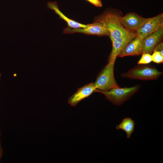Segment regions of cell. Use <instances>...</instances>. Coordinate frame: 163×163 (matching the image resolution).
<instances>
[{"label": "cell", "mask_w": 163, "mask_h": 163, "mask_svg": "<svg viewBox=\"0 0 163 163\" xmlns=\"http://www.w3.org/2000/svg\"><path fill=\"white\" fill-rule=\"evenodd\" d=\"M140 86L137 85L130 87L121 88L120 87L104 91L97 89L95 92L104 94L106 99L113 104L119 106L129 99L139 89Z\"/></svg>", "instance_id": "7a4b0ae2"}, {"label": "cell", "mask_w": 163, "mask_h": 163, "mask_svg": "<svg viewBox=\"0 0 163 163\" xmlns=\"http://www.w3.org/2000/svg\"><path fill=\"white\" fill-rule=\"evenodd\" d=\"M163 27V14L148 19L135 32L136 37L143 39Z\"/></svg>", "instance_id": "8992f818"}, {"label": "cell", "mask_w": 163, "mask_h": 163, "mask_svg": "<svg viewBox=\"0 0 163 163\" xmlns=\"http://www.w3.org/2000/svg\"><path fill=\"white\" fill-rule=\"evenodd\" d=\"M135 123L130 117L123 119L121 122L116 127L117 129H121L124 131L127 138H129L134 131Z\"/></svg>", "instance_id": "4fadbf2b"}, {"label": "cell", "mask_w": 163, "mask_h": 163, "mask_svg": "<svg viewBox=\"0 0 163 163\" xmlns=\"http://www.w3.org/2000/svg\"><path fill=\"white\" fill-rule=\"evenodd\" d=\"M162 72L155 67L148 65L137 66L121 74L123 78L142 80H154L159 78Z\"/></svg>", "instance_id": "277c9868"}, {"label": "cell", "mask_w": 163, "mask_h": 163, "mask_svg": "<svg viewBox=\"0 0 163 163\" xmlns=\"http://www.w3.org/2000/svg\"><path fill=\"white\" fill-rule=\"evenodd\" d=\"M152 61L151 55L148 53H143L142 54L141 58L137 64L139 65L147 64Z\"/></svg>", "instance_id": "5bb4252c"}, {"label": "cell", "mask_w": 163, "mask_h": 163, "mask_svg": "<svg viewBox=\"0 0 163 163\" xmlns=\"http://www.w3.org/2000/svg\"><path fill=\"white\" fill-rule=\"evenodd\" d=\"M96 90L93 82L86 85L78 88L76 92L69 97L68 103L71 106L75 107L82 100L95 92Z\"/></svg>", "instance_id": "30bf717a"}, {"label": "cell", "mask_w": 163, "mask_h": 163, "mask_svg": "<svg viewBox=\"0 0 163 163\" xmlns=\"http://www.w3.org/2000/svg\"><path fill=\"white\" fill-rule=\"evenodd\" d=\"M114 62H108L99 73L94 83L97 89L107 91L120 87L114 77Z\"/></svg>", "instance_id": "3957f363"}, {"label": "cell", "mask_w": 163, "mask_h": 163, "mask_svg": "<svg viewBox=\"0 0 163 163\" xmlns=\"http://www.w3.org/2000/svg\"><path fill=\"white\" fill-rule=\"evenodd\" d=\"M86 0L96 7H101L102 6V4L101 1L100 0Z\"/></svg>", "instance_id": "e0dca14e"}, {"label": "cell", "mask_w": 163, "mask_h": 163, "mask_svg": "<svg viewBox=\"0 0 163 163\" xmlns=\"http://www.w3.org/2000/svg\"><path fill=\"white\" fill-rule=\"evenodd\" d=\"M65 34H73L75 33H81L88 35H96L98 36H109L110 33L108 30L101 23L94 22L87 24V27L84 28H71L68 27L63 30Z\"/></svg>", "instance_id": "5b68a950"}, {"label": "cell", "mask_w": 163, "mask_h": 163, "mask_svg": "<svg viewBox=\"0 0 163 163\" xmlns=\"http://www.w3.org/2000/svg\"><path fill=\"white\" fill-rule=\"evenodd\" d=\"M157 51L163 55V43L162 41H161L155 47L153 52Z\"/></svg>", "instance_id": "2e32d148"}, {"label": "cell", "mask_w": 163, "mask_h": 163, "mask_svg": "<svg viewBox=\"0 0 163 163\" xmlns=\"http://www.w3.org/2000/svg\"></svg>", "instance_id": "ac0fdd59"}, {"label": "cell", "mask_w": 163, "mask_h": 163, "mask_svg": "<svg viewBox=\"0 0 163 163\" xmlns=\"http://www.w3.org/2000/svg\"><path fill=\"white\" fill-rule=\"evenodd\" d=\"M142 40L143 39L136 37L127 45L118 56L123 57L141 55Z\"/></svg>", "instance_id": "8fae6325"}, {"label": "cell", "mask_w": 163, "mask_h": 163, "mask_svg": "<svg viewBox=\"0 0 163 163\" xmlns=\"http://www.w3.org/2000/svg\"><path fill=\"white\" fill-rule=\"evenodd\" d=\"M151 57L152 61L155 63L159 64L163 62V55L159 52H153Z\"/></svg>", "instance_id": "9a60e30c"}, {"label": "cell", "mask_w": 163, "mask_h": 163, "mask_svg": "<svg viewBox=\"0 0 163 163\" xmlns=\"http://www.w3.org/2000/svg\"><path fill=\"white\" fill-rule=\"evenodd\" d=\"M122 13L118 9L109 8L94 18V22L101 23L108 30L111 41L133 33L126 30L121 24Z\"/></svg>", "instance_id": "6da1fadb"}, {"label": "cell", "mask_w": 163, "mask_h": 163, "mask_svg": "<svg viewBox=\"0 0 163 163\" xmlns=\"http://www.w3.org/2000/svg\"><path fill=\"white\" fill-rule=\"evenodd\" d=\"M136 37L135 33H133L112 41V48L108 58V62H115L118 55L127 45Z\"/></svg>", "instance_id": "52a82bcc"}, {"label": "cell", "mask_w": 163, "mask_h": 163, "mask_svg": "<svg viewBox=\"0 0 163 163\" xmlns=\"http://www.w3.org/2000/svg\"><path fill=\"white\" fill-rule=\"evenodd\" d=\"M148 19L142 17L136 13L131 12L122 16L120 19V22L126 30L135 33Z\"/></svg>", "instance_id": "ba28073f"}, {"label": "cell", "mask_w": 163, "mask_h": 163, "mask_svg": "<svg viewBox=\"0 0 163 163\" xmlns=\"http://www.w3.org/2000/svg\"><path fill=\"white\" fill-rule=\"evenodd\" d=\"M48 8L54 10L61 18L65 21L67 24L68 27L71 28H84L87 27V24H84L71 20L64 15L59 9L56 2H49L47 3Z\"/></svg>", "instance_id": "7c38bea8"}, {"label": "cell", "mask_w": 163, "mask_h": 163, "mask_svg": "<svg viewBox=\"0 0 163 163\" xmlns=\"http://www.w3.org/2000/svg\"><path fill=\"white\" fill-rule=\"evenodd\" d=\"M163 27L143 39L142 43L141 55L143 53L151 54L156 46L162 40Z\"/></svg>", "instance_id": "9c48e42d"}]
</instances>
